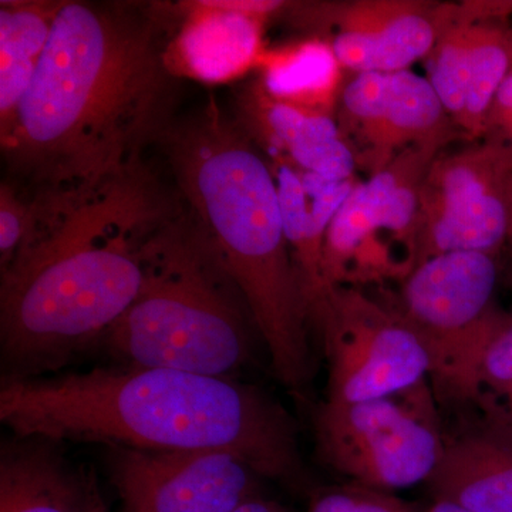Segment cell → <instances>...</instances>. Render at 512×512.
<instances>
[{"instance_id": "484cf974", "label": "cell", "mask_w": 512, "mask_h": 512, "mask_svg": "<svg viewBox=\"0 0 512 512\" xmlns=\"http://www.w3.org/2000/svg\"><path fill=\"white\" fill-rule=\"evenodd\" d=\"M427 512H471L466 508L458 507V505L444 503V501H434L433 505Z\"/></svg>"}, {"instance_id": "7c38bea8", "label": "cell", "mask_w": 512, "mask_h": 512, "mask_svg": "<svg viewBox=\"0 0 512 512\" xmlns=\"http://www.w3.org/2000/svg\"><path fill=\"white\" fill-rule=\"evenodd\" d=\"M336 119L357 167L369 175L406 148L456 137V123L430 80L412 70L355 74L345 84Z\"/></svg>"}, {"instance_id": "cb8c5ba5", "label": "cell", "mask_w": 512, "mask_h": 512, "mask_svg": "<svg viewBox=\"0 0 512 512\" xmlns=\"http://www.w3.org/2000/svg\"><path fill=\"white\" fill-rule=\"evenodd\" d=\"M308 512H409L397 498L380 491L357 487L329 491L312 501Z\"/></svg>"}, {"instance_id": "4fadbf2b", "label": "cell", "mask_w": 512, "mask_h": 512, "mask_svg": "<svg viewBox=\"0 0 512 512\" xmlns=\"http://www.w3.org/2000/svg\"><path fill=\"white\" fill-rule=\"evenodd\" d=\"M281 0H192L171 3L175 26L164 60L175 79L204 84L238 82L264 55L269 18L281 15Z\"/></svg>"}, {"instance_id": "603a6c76", "label": "cell", "mask_w": 512, "mask_h": 512, "mask_svg": "<svg viewBox=\"0 0 512 512\" xmlns=\"http://www.w3.org/2000/svg\"><path fill=\"white\" fill-rule=\"evenodd\" d=\"M33 208L29 198L8 180L0 187V269L18 255L32 229Z\"/></svg>"}, {"instance_id": "d4e9b609", "label": "cell", "mask_w": 512, "mask_h": 512, "mask_svg": "<svg viewBox=\"0 0 512 512\" xmlns=\"http://www.w3.org/2000/svg\"><path fill=\"white\" fill-rule=\"evenodd\" d=\"M232 512H291L284 505L275 503V501L266 500L264 497L252 498L239 505Z\"/></svg>"}, {"instance_id": "3957f363", "label": "cell", "mask_w": 512, "mask_h": 512, "mask_svg": "<svg viewBox=\"0 0 512 512\" xmlns=\"http://www.w3.org/2000/svg\"><path fill=\"white\" fill-rule=\"evenodd\" d=\"M0 421L15 437L147 451L222 450L261 478L303 480L298 427L264 390L164 367H96L6 379Z\"/></svg>"}, {"instance_id": "5b68a950", "label": "cell", "mask_w": 512, "mask_h": 512, "mask_svg": "<svg viewBox=\"0 0 512 512\" xmlns=\"http://www.w3.org/2000/svg\"><path fill=\"white\" fill-rule=\"evenodd\" d=\"M140 293L101 340L126 366L237 379L261 340L247 302L183 207L144 247Z\"/></svg>"}, {"instance_id": "8fae6325", "label": "cell", "mask_w": 512, "mask_h": 512, "mask_svg": "<svg viewBox=\"0 0 512 512\" xmlns=\"http://www.w3.org/2000/svg\"><path fill=\"white\" fill-rule=\"evenodd\" d=\"M448 5L416 0H356L345 3H289L296 25L328 40L346 72L409 70L433 52Z\"/></svg>"}, {"instance_id": "e0dca14e", "label": "cell", "mask_w": 512, "mask_h": 512, "mask_svg": "<svg viewBox=\"0 0 512 512\" xmlns=\"http://www.w3.org/2000/svg\"><path fill=\"white\" fill-rule=\"evenodd\" d=\"M269 165L278 185L286 239L291 247L312 328L330 292L323 276L326 232L340 205L359 181L353 178L342 183H330L299 173L284 160L269 161Z\"/></svg>"}, {"instance_id": "5bb4252c", "label": "cell", "mask_w": 512, "mask_h": 512, "mask_svg": "<svg viewBox=\"0 0 512 512\" xmlns=\"http://www.w3.org/2000/svg\"><path fill=\"white\" fill-rule=\"evenodd\" d=\"M234 106V120L269 161L284 160L330 183L355 178V154L335 116L276 100L258 79L238 90Z\"/></svg>"}, {"instance_id": "2e32d148", "label": "cell", "mask_w": 512, "mask_h": 512, "mask_svg": "<svg viewBox=\"0 0 512 512\" xmlns=\"http://www.w3.org/2000/svg\"><path fill=\"white\" fill-rule=\"evenodd\" d=\"M57 441L15 437L0 453V512H109L93 474Z\"/></svg>"}, {"instance_id": "ac0fdd59", "label": "cell", "mask_w": 512, "mask_h": 512, "mask_svg": "<svg viewBox=\"0 0 512 512\" xmlns=\"http://www.w3.org/2000/svg\"><path fill=\"white\" fill-rule=\"evenodd\" d=\"M256 70L274 99L336 117L346 70L328 40L311 36L275 49L266 47Z\"/></svg>"}, {"instance_id": "d6986e66", "label": "cell", "mask_w": 512, "mask_h": 512, "mask_svg": "<svg viewBox=\"0 0 512 512\" xmlns=\"http://www.w3.org/2000/svg\"><path fill=\"white\" fill-rule=\"evenodd\" d=\"M63 2L0 3V138L8 136L29 92Z\"/></svg>"}, {"instance_id": "277c9868", "label": "cell", "mask_w": 512, "mask_h": 512, "mask_svg": "<svg viewBox=\"0 0 512 512\" xmlns=\"http://www.w3.org/2000/svg\"><path fill=\"white\" fill-rule=\"evenodd\" d=\"M156 144L175 190L244 296L275 376L305 396L315 372L311 322L268 158L212 96L190 116L174 117Z\"/></svg>"}, {"instance_id": "6da1fadb", "label": "cell", "mask_w": 512, "mask_h": 512, "mask_svg": "<svg viewBox=\"0 0 512 512\" xmlns=\"http://www.w3.org/2000/svg\"><path fill=\"white\" fill-rule=\"evenodd\" d=\"M171 3L64 0L8 136L9 177L32 200L82 195L143 161L174 119L164 60Z\"/></svg>"}, {"instance_id": "44dd1931", "label": "cell", "mask_w": 512, "mask_h": 512, "mask_svg": "<svg viewBox=\"0 0 512 512\" xmlns=\"http://www.w3.org/2000/svg\"><path fill=\"white\" fill-rule=\"evenodd\" d=\"M476 3L448 5L446 22L431 56L430 83L454 123L466 106L471 23Z\"/></svg>"}, {"instance_id": "8992f818", "label": "cell", "mask_w": 512, "mask_h": 512, "mask_svg": "<svg viewBox=\"0 0 512 512\" xmlns=\"http://www.w3.org/2000/svg\"><path fill=\"white\" fill-rule=\"evenodd\" d=\"M495 255L447 252L414 266L403 279L397 312L421 340L440 394L480 403L485 350L508 312L494 302Z\"/></svg>"}, {"instance_id": "9c48e42d", "label": "cell", "mask_w": 512, "mask_h": 512, "mask_svg": "<svg viewBox=\"0 0 512 512\" xmlns=\"http://www.w3.org/2000/svg\"><path fill=\"white\" fill-rule=\"evenodd\" d=\"M313 431L326 466L380 493L426 483L444 446L429 421L393 397L325 400L313 416Z\"/></svg>"}, {"instance_id": "52a82bcc", "label": "cell", "mask_w": 512, "mask_h": 512, "mask_svg": "<svg viewBox=\"0 0 512 512\" xmlns=\"http://www.w3.org/2000/svg\"><path fill=\"white\" fill-rule=\"evenodd\" d=\"M313 328L328 359L329 402L393 397L430 373L427 350L402 315L359 289H330Z\"/></svg>"}, {"instance_id": "ba28073f", "label": "cell", "mask_w": 512, "mask_h": 512, "mask_svg": "<svg viewBox=\"0 0 512 512\" xmlns=\"http://www.w3.org/2000/svg\"><path fill=\"white\" fill-rule=\"evenodd\" d=\"M511 198V147L485 140L437 157L421 185L414 266L447 252L497 255L507 244Z\"/></svg>"}, {"instance_id": "7402d4cb", "label": "cell", "mask_w": 512, "mask_h": 512, "mask_svg": "<svg viewBox=\"0 0 512 512\" xmlns=\"http://www.w3.org/2000/svg\"><path fill=\"white\" fill-rule=\"evenodd\" d=\"M480 380L485 396L512 413V313L505 316L485 350Z\"/></svg>"}, {"instance_id": "9a60e30c", "label": "cell", "mask_w": 512, "mask_h": 512, "mask_svg": "<svg viewBox=\"0 0 512 512\" xmlns=\"http://www.w3.org/2000/svg\"><path fill=\"white\" fill-rule=\"evenodd\" d=\"M483 416L451 441L426 481L434 501L471 512H512V413L493 397Z\"/></svg>"}, {"instance_id": "4316f807", "label": "cell", "mask_w": 512, "mask_h": 512, "mask_svg": "<svg viewBox=\"0 0 512 512\" xmlns=\"http://www.w3.org/2000/svg\"><path fill=\"white\" fill-rule=\"evenodd\" d=\"M507 244L510 245V248L512 251V198H511L510 227H508Z\"/></svg>"}, {"instance_id": "ffe728a7", "label": "cell", "mask_w": 512, "mask_h": 512, "mask_svg": "<svg viewBox=\"0 0 512 512\" xmlns=\"http://www.w3.org/2000/svg\"><path fill=\"white\" fill-rule=\"evenodd\" d=\"M512 2H476L471 23L466 106L457 126L471 138L484 137L495 94L512 70V29L504 19Z\"/></svg>"}, {"instance_id": "7a4b0ae2", "label": "cell", "mask_w": 512, "mask_h": 512, "mask_svg": "<svg viewBox=\"0 0 512 512\" xmlns=\"http://www.w3.org/2000/svg\"><path fill=\"white\" fill-rule=\"evenodd\" d=\"M30 201L32 229L2 271L6 379L53 372L101 342L140 293L148 239L183 207L144 161L86 194Z\"/></svg>"}, {"instance_id": "30bf717a", "label": "cell", "mask_w": 512, "mask_h": 512, "mask_svg": "<svg viewBox=\"0 0 512 512\" xmlns=\"http://www.w3.org/2000/svg\"><path fill=\"white\" fill-rule=\"evenodd\" d=\"M109 468L121 512H232L261 497V477L228 451L110 447Z\"/></svg>"}, {"instance_id": "83f0119b", "label": "cell", "mask_w": 512, "mask_h": 512, "mask_svg": "<svg viewBox=\"0 0 512 512\" xmlns=\"http://www.w3.org/2000/svg\"><path fill=\"white\" fill-rule=\"evenodd\" d=\"M410 512V511H409Z\"/></svg>"}]
</instances>
